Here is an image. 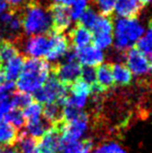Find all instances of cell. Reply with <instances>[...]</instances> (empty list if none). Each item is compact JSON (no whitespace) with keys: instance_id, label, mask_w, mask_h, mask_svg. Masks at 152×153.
I'll return each mask as SVG.
<instances>
[{"instance_id":"4","label":"cell","mask_w":152,"mask_h":153,"mask_svg":"<svg viewBox=\"0 0 152 153\" xmlns=\"http://www.w3.org/2000/svg\"><path fill=\"white\" fill-rule=\"evenodd\" d=\"M68 89L69 88L64 86L53 74H50L43 86L33 92V99L42 105L57 102L64 106L69 96Z\"/></svg>"},{"instance_id":"22","label":"cell","mask_w":152,"mask_h":153,"mask_svg":"<svg viewBox=\"0 0 152 153\" xmlns=\"http://www.w3.org/2000/svg\"><path fill=\"white\" fill-rule=\"evenodd\" d=\"M94 146L91 139H85L81 142H74L66 144L63 147L62 153H90Z\"/></svg>"},{"instance_id":"10","label":"cell","mask_w":152,"mask_h":153,"mask_svg":"<svg viewBox=\"0 0 152 153\" xmlns=\"http://www.w3.org/2000/svg\"><path fill=\"white\" fill-rule=\"evenodd\" d=\"M61 135L57 127L50 129L38 140L36 153H61Z\"/></svg>"},{"instance_id":"41","label":"cell","mask_w":152,"mask_h":153,"mask_svg":"<svg viewBox=\"0 0 152 153\" xmlns=\"http://www.w3.org/2000/svg\"><path fill=\"white\" fill-rule=\"evenodd\" d=\"M142 5L143 4H150L152 3V0H142Z\"/></svg>"},{"instance_id":"21","label":"cell","mask_w":152,"mask_h":153,"mask_svg":"<svg viewBox=\"0 0 152 153\" xmlns=\"http://www.w3.org/2000/svg\"><path fill=\"white\" fill-rule=\"evenodd\" d=\"M18 54H19V49L17 44L10 40L0 39V64L7 62Z\"/></svg>"},{"instance_id":"36","label":"cell","mask_w":152,"mask_h":153,"mask_svg":"<svg viewBox=\"0 0 152 153\" xmlns=\"http://www.w3.org/2000/svg\"><path fill=\"white\" fill-rule=\"evenodd\" d=\"M11 98V97H10ZM6 99L3 101H0V116L6 114L7 112H9L11 110H13L14 107L11 103V99Z\"/></svg>"},{"instance_id":"29","label":"cell","mask_w":152,"mask_h":153,"mask_svg":"<svg viewBox=\"0 0 152 153\" xmlns=\"http://www.w3.org/2000/svg\"><path fill=\"white\" fill-rule=\"evenodd\" d=\"M92 41L94 43V47L98 48L99 50H107L113 44V34H100L92 35Z\"/></svg>"},{"instance_id":"8","label":"cell","mask_w":152,"mask_h":153,"mask_svg":"<svg viewBox=\"0 0 152 153\" xmlns=\"http://www.w3.org/2000/svg\"><path fill=\"white\" fill-rule=\"evenodd\" d=\"M49 11L50 14L53 31L64 33V31L67 30L72 23L70 8L60 4L51 3L49 6Z\"/></svg>"},{"instance_id":"7","label":"cell","mask_w":152,"mask_h":153,"mask_svg":"<svg viewBox=\"0 0 152 153\" xmlns=\"http://www.w3.org/2000/svg\"><path fill=\"white\" fill-rule=\"evenodd\" d=\"M49 49L45 55V60L54 63L58 59L64 57L66 52L69 51L71 45L68 36L63 33L51 31L49 34Z\"/></svg>"},{"instance_id":"30","label":"cell","mask_w":152,"mask_h":153,"mask_svg":"<svg viewBox=\"0 0 152 153\" xmlns=\"http://www.w3.org/2000/svg\"><path fill=\"white\" fill-rule=\"evenodd\" d=\"M117 0H93L94 5L103 16H108L114 11Z\"/></svg>"},{"instance_id":"20","label":"cell","mask_w":152,"mask_h":153,"mask_svg":"<svg viewBox=\"0 0 152 153\" xmlns=\"http://www.w3.org/2000/svg\"><path fill=\"white\" fill-rule=\"evenodd\" d=\"M111 72L114 83L118 85H128L132 82V73L127 66L122 63H116L111 66Z\"/></svg>"},{"instance_id":"2","label":"cell","mask_w":152,"mask_h":153,"mask_svg":"<svg viewBox=\"0 0 152 153\" xmlns=\"http://www.w3.org/2000/svg\"><path fill=\"white\" fill-rule=\"evenodd\" d=\"M50 75V64L49 61L42 58L25 57L16 86L18 91L33 93L43 86Z\"/></svg>"},{"instance_id":"13","label":"cell","mask_w":152,"mask_h":153,"mask_svg":"<svg viewBox=\"0 0 152 153\" xmlns=\"http://www.w3.org/2000/svg\"><path fill=\"white\" fill-rule=\"evenodd\" d=\"M19 136L18 129L0 116V146H15Z\"/></svg>"},{"instance_id":"40","label":"cell","mask_w":152,"mask_h":153,"mask_svg":"<svg viewBox=\"0 0 152 153\" xmlns=\"http://www.w3.org/2000/svg\"><path fill=\"white\" fill-rule=\"evenodd\" d=\"M146 37H148L149 39L152 40V19H151V22H149V28L147 29L146 31V33H145Z\"/></svg>"},{"instance_id":"27","label":"cell","mask_w":152,"mask_h":153,"mask_svg":"<svg viewBox=\"0 0 152 153\" xmlns=\"http://www.w3.org/2000/svg\"><path fill=\"white\" fill-rule=\"evenodd\" d=\"M69 89L71 91L72 95L75 96H83V97H87L89 96L92 92L91 85L87 83L81 78H79L77 80L71 84L69 86Z\"/></svg>"},{"instance_id":"28","label":"cell","mask_w":152,"mask_h":153,"mask_svg":"<svg viewBox=\"0 0 152 153\" xmlns=\"http://www.w3.org/2000/svg\"><path fill=\"white\" fill-rule=\"evenodd\" d=\"M99 16L100 15L97 13V11L96 10L87 7L79 19V25H82L83 27L87 28V29L91 30L92 27L94 26L95 22H96V21H97Z\"/></svg>"},{"instance_id":"39","label":"cell","mask_w":152,"mask_h":153,"mask_svg":"<svg viewBox=\"0 0 152 153\" xmlns=\"http://www.w3.org/2000/svg\"><path fill=\"white\" fill-rule=\"evenodd\" d=\"M8 8L7 3L4 0H0V14H2L3 12H5Z\"/></svg>"},{"instance_id":"23","label":"cell","mask_w":152,"mask_h":153,"mask_svg":"<svg viewBox=\"0 0 152 153\" xmlns=\"http://www.w3.org/2000/svg\"><path fill=\"white\" fill-rule=\"evenodd\" d=\"M113 23L107 16H99L94 26L92 27V35L100 34H113Z\"/></svg>"},{"instance_id":"32","label":"cell","mask_w":152,"mask_h":153,"mask_svg":"<svg viewBox=\"0 0 152 153\" xmlns=\"http://www.w3.org/2000/svg\"><path fill=\"white\" fill-rule=\"evenodd\" d=\"M93 153H126L123 148L115 143H106L101 144Z\"/></svg>"},{"instance_id":"3","label":"cell","mask_w":152,"mask_h":153,"mask_svg":"<svg viewBox=\"0 0 152 153\" xmlns=\"http://www.w3.org/2000/svg\"><path fill=\"white\" fill-rule=\"evenodd\" d=\"M145 33V28L137 18H119L113 23V37L114 47L119 51H127Z\"/></svg>"},{"instance_id":"14","label":"cell","mask_w":152,"mask_h":153,"mask_svg":"<svg viewBox=\"0 0 152 153\" xmlns=\"http://www.w3.org/2000/svg\"><path fill=\"white\" fill-rule=\"evenodd\" d=\"M142 0H117L114 12L119 18H134L142 9Z\"/></svg>"},{"instance_id":"24","label":"cell","mask_w":152,"mask_h":153,"mask_svg":"<svg viewBox=\"0 0 152 153\" xmlns=\"http://www.w3.org/2000/svg\"><path fill=\"white\" fill-rule=\"evenodd\" d=\"M43 111V105L37 101H32L28 106L23 108L22 114L26 123L34 122L39 118H41Z\"/></svg>"},{"instance_id":"31","label":"cell","mask_w":152,"mask_h":153,"mask_svg":"<svg viewBox=\"0 0 152 153\" xmlns=\"http://www.w3.org/2000/svg\"><path fill=\"white\" fill-rule=\"evenodd\" d=\"M138 50L142 52V53L147 57V59L152 60V40L143 35L142 37L138 41Z\"/></svg>"},{"instance_id":"26","label":"cell","mask_w":152,"mask_h":153,"mask_svg":"<svg viewBox=\"0 0 152 153\" xmlns=\"http://www.w3.org/2000/svg\"><path fill=\"white\" fill-rule=\"evenodd\" d=\"M10 99L13 107L16 108H19V110H23L32 101H34L33 96H31L30 93H25V92L22 91H14L11 94Z\"/></svg>"},{"instance_id":"25","label":"cell","mask_w":152,"mask_h":153,"mask_svg":"<svg viewBox=\"0 0 152 153\" xmlns=\"http://www.w3.org/2000/svg\"><path fill=\"white\" fill-rule=\"evenodd\" d=\"M2 116L6 121H8L13 126H15L19 132L23 130V128H24L26 124L25 119L23 117L22 111V110H19V108H14L13 110H11L9 112H7L6 114H4Z\"/></svg>"},{"instance_id":"16","label":"cell","mask_w":152,"mask_h":153,"mask_svg":"<svg viewBox=\"0 0 152 153\" xmlns=\"http://www.w3.org/2000/svg\"><path fill=\"white\" fill-rule=\"evenodd\" d=\"M96 71V84L103 92L109 90L114 84L111 66L109 64H100Z\"/></svg>"},{"instance_id":"15","label":"cell","mask_w":152,"mask_h":153,"mask_svg":"<svg viewBox=\"0 0 152 153\" xmlns=\"http://www.w3.org/2000/svg\"><path fill=\"white\" fill-rule=\"evenodd\" d=\"M24 59H25V56L19 53L18 55L14 56L13 58L9 59L7 62L1 64L2 70L4 72V75H5V78L7 80L14 82V80H16L19 78V76L21 74Z\"/></svg>"},{"instance_id":"11","label":"cell","mask_w":152,"mask_h":153,"mask_svg":"<svg viewBox=\"0 0 152 153\" xmlns=\"http://www.w3.org/2000/svg\"><path fill=\"white\" fill-rule=\"evenodd\" d=\"M76 58L81 65L96 67L103 63L105 55L103 51L99 50L98 48L94 46H87L82 49L76 50Z\"/></svg>"},{"instance_id":"17","label":"cell","mask_w":152,"mask_h":153,"mask_svg":"<svg viewBox=\"0 0 152 153\" xmlns=\"http://www.w3.org/2000/svg\"><path fill=\"white\" fill-rule=\"evenodd\" d=\"M63 107L57 102L47 103L43 106V117L47 119L53 127L63 122Z\"/></svg>"},{"instance_id":"19","label":"cell","mask_w":152,"mask_h":153,"mask_svg":"<svg viewBox=\"0 0 152 153\" xmlns=\"http://www.w3.org/2000/svg\"><path fill=\"white\" fill-rule=\"evenodd\" d=\"M38 140L26 135L23 131L19 132V139L15 144L17 153H36L37 152Z\"/></svg>"},{"instance_id":"12","label":"cell","mask_w":152,"mask_h":153,"mask_svg":"<svg viewBox=\"0 0 152 153\" xmlns=\"http://www.w3.org/2000/svg\"><path fill=\"white\" fill-rule=\"evenodd\" d=\"M92 37H93L92 32L89 29L81 25L79 23L74 26L73 29L69 32V35H68L70 45H72L73 49L75 50H79L89 46L92 42Z\"/></svg>"},{"instance_id":"38","label":"cell","mask_w":152,"mask_h":153,"mask_svg":"<svg viewBox=\"0 0 152 153\" xmlns=\"http://www.w3.org/2000/svg\"><path fill=\"white\" fill-rule=\"evenodd\" d=\"M0 153H17L14 146H0Z\"/></svg>"},{"instance_id":"5","label":"cell","mask_w":152,"mask_h":153,"mask_svg":"<svg viewBox=\"0 0 152 153\" xmlns=\"http://www.w3.org/2000/svg\"><path fill=\"white\" fill-rule=\"evenodd\" d=\"M82 68L78 61L53 63L50 64V73L56 76L64 86L69 88L71 84L81 76Z\"/></svg>"},{"instance_id":"33","label":"cell","mask_w":152,"mask_h":153,"mask_svg":"<svg viewBox=\"0 0 152 153\" xmlns=\"http://www.w3.org/2000/svg\"><path fill=\"white\" fill-rule=\"evenodd\" d=\"M79 78L85 80V82H86L87 83H89L91 86L93 85V84H95L96 83V71L94 69V67L85 66L83 68H82V73Z\"/></svg>"},{"instance_id":"6","label":"cell","mask_w":152,"mask_h":153,"mask_svg":"<svg viewBox=\"0 0 152 153\" xmlns=\"http://www.w3.org/2000/svg\"><path fill=\"white\" fill-rule=\"evenodd\" d=\"M50 37L47 35H33L28 39L22 40L19 49H22L23 55L31 58H42L45 55L49 49Z\"/></svg>"},{"instance_id":"1","label":"cell","mask_w":152,"mask_h":153,"mask_svg":"<svg viewBox=\"0 0 152 153\" xmlns=\"http://www.w3.org/2000/svg\"><path fill=\"white\" fill-rule=\"evenodd\" d=\"M22 31L25 35H47L53 31L49 6L32 0L21 9Z\"/></svg>"},{"instance_id":"37","label":"cell","mask_w":152,"mask_h":153,"mask_svg":"<svg viewBox=\"0 0 152 153\" xmlns=\"http://www.w3.org/2000/svg\"><path fill=\"white\" fill-rule=\"evenodd\" d=\"M53 3H56V4H60V5L63 6H66V7H72L76 4L77 2L81 1V0H53Z\"/></svg>"},{"instance_id":"9","label":"cell","mask_w":152,"mask_h":153,"mask_svg":"<svg viewBox=\"0 0 152 153\" xmlns=\"http://www.w3.org/2000/svg\"><path fill=\"white\" fill-rule=\"evenodd\" d=\"M126 66L132 75L143 76L150 70V61L141 51L135 48H131L126 53Z\"/></svg>"},{"instance_id":"18","label":"cell","mask_w":152,"mask_h":153,"mask_svg":"<svg viewBox=\"0 0 152 153\" xmlns=\"http://www.w3.org/2000/svg\"><path fill=\"white\" fill-rule=\"evenodd\" d=\"M51 128H53V125L47 119L41 117L34 122L26 123L22 131L32 138L40 140Z\"/></svg>"},{"instance_id":"42","label":"cell","mask_w":152,"mask_h":153,"mask_svg":"<svg viewBox=\"0 0 152 153\" xmlns=\"http://www.w3.org/2000/svg\"><path fill=\"white\" fill-rule=\"evenodd\" d=\"M150 70H152V64H150Z\"/></svg>"},{"instance_id":"34","label":"cell","mask_w":152,"mask_h":153,"mask_svg":"<svg viewBox=\"0 0 152 153\" xmlns=\"http://www.w3.org/2000/svg\"><path fill=\"white\" fill-rule=\"evenodd\" d=\"M86 100H87V97L72 95V96H68L66 104H69V105H71V106H73V107L81 110V108H82L83 107L85 106Z\"/></svg>"},{"instance_id":"35","label":"cell","mask_w":152,"mask_h":153,"mask_svg":"<svg viewBox=\"0 0 152 153\" xmlns=\"http://www.w3.org/2000/svg\"><path fill=\"white\" fill-rule=\"evenodd\" d=\"M7 5L9 6L11 9L15 10H21L22 9L25 5H27L32 0H4Z\"/></svg>"}]
</instances>
